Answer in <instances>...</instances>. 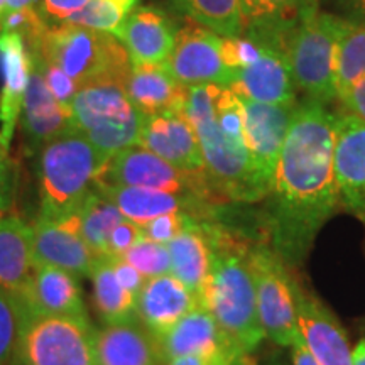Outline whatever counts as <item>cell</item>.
I'll return each instance as SVG.
<instances>
[{
	"mask_svg": "<svg viewBox=\"0 0 365 365\" xmlns=\"http://www.w3.org/2000/svg\"><path fill=\"white\" fill-rule=\"evenodd\" d=\"M247 355L239 357H225V355H215V357H203V355H190V357L175 359L166 365H247Z\"/></svg>",
	"mask_w": 365,
	"mask_h": 365,
	"instance_id": "cell-46",
	"label": "cell"
},
{
	"mask_svg": "<svg viewBox=\"0 0 365 365\" xmlns=\"http://www.w3.org/2000/svg\"><path fill=\"white\" fill-rule=\"evenodd\" d=\"M176 27L163 11L153 7H135L115 38L129 54L130 65H161L166 63L176 39Z\"/></svg>",
	"mask_w": 365,
	"mask_h": 365,
	"instance_id": "cell-20",
	"label": "cell"
},
{
	"mask_svg": "<svg viewBox=\"0 0 365 365\" xmlns=\"http://www.w3.org/2000/svg\"><path fill=\"white\" fill-rule=\"evenodd\" d=\"M97 190L120 210L125 220L134 222L139 227L158 217L180 212H186L196 218L207 220L210 208L213 207L198 198H188V196L159 190L110 185V182L103 181L97 182Z\"/></svg>",
	"mask_w": 365,
	"mask_h": 365,
	"instance_id": "cell-21",
	"label": "cell"
},
{
	"mask_svg": "<svg viewBox=\"0 0 365 365\" xmlns=\"http://www.w3.org/2000/svg\"><path fill=\"white\" fill-rule=\"evenodd\" d=\"M291 349H293V365H319L317 362V359L313 357V354L309 352L308 345L304 344L301 333H299L298 340L291 345Z\"/></svg>",
	"mask_w": 365,
	"mask_h": 365,
	"instance_id": "cell-47",
	"label": "cell"
},
{
	"mask_svg": "<svg viewBox=\"0 0 365 365\" xmlns=\"http://www.w3.org/2000/svg\"><path fill=\"white\" fill-rule=\"evenodd\" d=\"M21 129L29 153H39L44 144L73 127L71 112L58 102L31 58V76L22 105Z\"/></svg>",
	"mask_w": 365,
	"mask_h": 365,
	"instance_id": "cell-22",
	"label": "cell"
},
{
	"mask_svg": "<svg viewBox=\"0 0 365 365\" xmlns=\"http://www.w3.org/2000/svg\"><path fill=\"white\" fill-rule=\"evenodd\" d=\"M108 156L75 125L63 130L39 150V218L65 220L81 207L102 178Z\"/></svg>",
	"mask_w": 365,
	"mask_h": 365,
	"instance_id": "cell-3",
	"label": "cell"
},
{
	"mask_svg": "<svg viewBox=\"0 0 365 365\" xmlns=\"http://www.w3.org/2000/svg\"><path fill=\"white\" fill-rule=\"evenodd\" d=\"M339 100L344 103L345 112L352 113L365 124V73L357 78L345 93H341Z\"/></svg>",
	"mask_w": 365,
	"mask_h": 365,
	"instance_id": "cell-44",
	"label": "cell"
},
{
	"mask_svg": "<svg viewBox=\"0 0 365 365\" xmlns=\"http://www.w3.org/2000/svg\"><path fill=\"white\" fill-rule=\"evenodd\" d=\"M38 6V0H6V16L11 12L22 11V9H31Z\"/></svg>",
	"mask_w": 365,
	"mask_h": 365,
	"instance_id": "cell-48",
	"label": "cell"
},
{
	"mask_svg": "<svg viewBox=\"0 0 365 365\" xmlns=\"http://www.w3.org/2000/svg\"><path fill=\"white\" fill-rule=\"evenodd\" d=\"M240 100L244 108V140L250 168L259 190L264 198H267L277 159L298 108V102L291 105H269Z\"/></svg>",
	"mask_w": 365,
	"mask_h": 365,
	"instance_id": "cell-11",
	"label": "cell"
},
{
	"mask_svg": "<svg viewBox=\"0 0 365 365\" xmlns=\"http://www.w3.org/2000/svg\"><path fill=\"white\" fill-rule=\"evenodd\" d=\"M249 267L264 335L274 344L291 346L298 340L299 327L293 277L287 272L284 261L269 245H250Z\"/></svg>",
	"mask_w": 365,
	"mask_h": 365,
	"instance_id": "cell-9",
	"label": "cell"
},
{
	"mask_svg": "<svg viewBox=\"0 0 365 365\" xmlns=\"http://www.w3.org/2000/svg\"><path fill=\"white\" fill-rule=\"evenodd\" d=\"M350 26L335 14L318 11L294 31L287 58L296 86L309 100L327 105L336 98V53Z\"/></svg>",
	"mask_w": 365,
	"mask_h": 365,
	"instance_id": "cell-8",
	"label": "cell"
},
{
	"mask_svg": "<svg viewBox=\"0 0 365 365\" xmlns=\"http://www.w3.org/2000/svg\"><path fill=\"white\" fill-rule=\"evenodd\" d=\"M143 228L130 220H122L113 228L110 239H108V257H122L132 245L143 239Z\"/></svg>",
	"mask_w": 365,
	"mask_h": 365,
	"instance_id": "cell-41",
	"label": "cell"
},
{
	"mask_svg": "<svg viewBox=\"0 0 365 365\" xmlns=\"http://www.w3.org/2000/svg\"><path fill=\"white\" fill-rule=\"evenodd\" d=\"M110 261L113 271H115L117 279L120 281V284L124 286L127 291H130V293L137 298L148 279H145L143 274L137 271L132 264L127 262L124 257H110Z\"/></svg>",
	"mask_w": 365,
	"mask_h": 365,
	"instance_id": "cell-43",
	"label": "cell"
},
{
	"mask_svg": "<svg viewBox=\"0 0 365 365\" xmlns=\"http://www.w3.org/2000/svg\"><path fill=\"white\" fill-rule=\"evenodd\" d=\"M122 220H124V215L120 210L95 186L81 207L65 220H59V223L80 234L91 252L97 257H102V255H107L112 230Z\"/></svg>",
	"mask_w": 365,
	"mask_h": 365,
	"instance_id": "cell-30",
	"label": "cell"
},
{
	"mask_svg": "<svg viewBox=\"0 0 365 365\" xmlns=\"http://www.w3.org/2000/svg\"><path fill=\"white\" fill-rule=\"evenodd\" d=\"M34 230V261L71 272L76 277H90L97 255L91 252L80 234L59 222L38 220Z\"/></svg>",
	"mask_w": 365,
	"mask_h": 365,
	"instance_id": "cell-25",
	"label": "cell"
},
{
	"mask_svg": "<svg viewBox=\"0 0 365 365\" xmlns=\"http://www.w3.org/2000/svg\"><path fill=\"white\" fill-rule=\"evenodd\" d=\"M365 73V24L350 26L336 53V98Z\"/></svg>",
	"mask_w": 365,
	"mask_h": 365,
	"instance_id": "cell-34",
	"label": "cell"
},
{
	"mask_svg": "<svg viewBox=\"0 0 365 365\" xmlns=\"http://www.w3.org/2000/svg\"><path fill=\"white\" fill-rule=\"evenodd\" d=\"M237 97L257 103H296V83L286 51L262 46V54L254 65L237 70L228 86Z\"/></svg>",
	"mask_w": 365,
	"mask_h": 365,
	"instance_id": "cell-18",
	"label": "cell"
},
{
	"mask_svg": "<svg viewBox=\"0 0 365 365\" xmlns=\"http://www.w3.org/2000/svg\"><path fill=\"white\" fill-rule=\"evenodd\" d=\"M4 19H6V0H0V31H2Z\"/></svg>",
	"mask_w": 365,
	"mask_h": 365,
	"instance_id": "cell-50",
	"label": "cell"
},
{
	"mask_svg": "<svg viewBox=\"0 0 365 365\" xmlns=\"http://www.w3.org/2000/svg\"><path fill=\"white\" fill-rule=\"evenodd\" d=\"M29 53H31V58H33V61L39 66L41 73H43L46 85L49 86L51 93L56 97V100L63 105V107L70 110L73 98H75L76 91L80 90V85L73 78H70V76H68L59 66L53 65V63L49 61H44L39 54H36L33 51Z\"/></svg>",
	"mask_w": 365,
	"mask_h": 365,
	"instance_id": "cell-36",
	"label": "cell"
},
{
	"mask_svg": "<svg viewBox=\"0 0 365 365\" xmlns=\"http://www.w3.org/2000/svg\"><path fill=\"white\" fill-rule=\"evenodd\" d=\"M200 299L173 274L150 277L135 301V319L154 336L176 325L195 308Z\"/></svg>",
	"mask_w": 365,
	"mask_h": 365,
	"instance_id": "cell-23",
	"label": "cell"
},
{
	"mask_svg": "<svg viewBox=\"0 0 365 365\" xmlns=\"http://www.w3.org/2000/svg\"><path fill=\"white\" fill-rule=\"evenodd\" d=\"M90 279L93 282L95 308L103 325H113L135 318L137 298L117 279L108 255L97 257L90 272Z\"/></svg>",
	"mask_w": 365,
	"mask_h": 365,
	"instance_id": "cell-31",
	"label": "cell"
},
{
	"mask_svg": "<svg viewBox=\"0 0 365 365\" xmlns=\"http://www.w3.org/2000/svg\"><path fill=\"white\" fill-rule=\"evenodd\" d=\"M333 144L335 115L314 100L298 103L267 195L271 247L289 267L307 261L318 232L340 207Z\"/></svg>",
	"mask_w": 365,
	"mask_h": 365,
	"instance_id": "cell-1",
	"label": "cell"
},
{
	"mask_svg": "<svg viewBox=\"0 0 365 365\" xmlns=\"http://www.w3.org/2000/svg\"><path fill=\"white\" fill-rule=\"evenodd\" d=\"M333 9L331 14L350 24H365V0H325Z\"/></svg>",
	"mask_w": 365,
	"mask_h": 365,
	"instance_id": "cell-45",
	"label": "cell"
},
{
	"mask_svg": "<svg viewBox=\"0 0 365 365\" xmlns=\"http://www.w3.org/2000/svg\"><path fill=\"white\" fill-rule=\"evenodd\" d=\"M7 296L14 312L88 318L78 277L48 264L36 262L26 284Z\"/></svg>",
	"mask_w": 365,
	"mask_h": 365,
	"instance_id": "cell-13",
	"label": "cell"
},
{
	"mask_svg": "<svg viewBox=\"0 0 365 365\" xmlns=\"http://www.w3.org/2000/svg\"><path fill=\"white\" fill-rule=\"evenodd\" d=\"M29 51L61 68L80 86L91 81H124L130 71L125 48L113 34L86 27L48 26L27 44Z\"/></svg>",
	"mask_w": 365,
	"mask_h": 365,
	"instance_id": "cell-5",
	"label": "cell"
},
{
	"mask_svg": "<svg viewBox=\"0 0 365 365\" xmlns=\"http://www.w3.org/2000/svg\"><path fill=\"white\" fill-rule=\"evenodd\" d=\"M71 120L105 156L140 143L145 115L132 102L124 81L102 80L80 86L73 98Z\"/></svg>",
	"mask_w": 365,
	"mask_h": 365,
	"instance_id": "cell-6",
	"label": "cell"
},
{
	"mask_svg": "<svg viewBox=\"0 0 365 365\" xmlns=\"http://www.w3.org/2000/svg\"><path fill=\"white\" fill-rule=\"evenodd\" d=\"M242 36L287 53L294 31L319 11V0H240Z\"/></svg>",
	"mask_w": 365,
	"mask_h": 365,
	"instance_id": "cell-16",
	"label": "cell"
},
{
	"mask_svg": "<svg viewBox=\"0 0 365 365\" xmlns=\"http://www.w3.org/2000/svg\"><path fill=\"white\" fill-rule=\"evenodd\" d=\"M293 294L299 333L317 362L319 365H354L349 339L330 309L294 279Z\"/></svg>",
	"mask_w": 365,
	"mask_h": 365,
	"instance_id": "cell-15",
	"label": "cell"
},
{
	"mask_svg": "<svg viewBox=\"0 0 365 365\" xmlns=\"http://www.w3.org/2000/svg\"><path fill=\"white\" fill-rule=\"evenodd\" d=\"M17 166L11 158V144L0 134V213L12 208L17 195Z\"/></svg>",
	"mask_w": 365,
	"mask_h": 365,
	"instance_id": "cell-38",
	"label": "cell"
},
{
	"mask_svg": "<svg viewBox=\"0 0 365 365\" xmlns=\"http://www.w3.org/2000/svg\"><path fill=\"white\" fill-rule=\"evenodd\" d=\"M16 333L17 319L14 307L6 291L0 289V365H6L11 359Z\"/></svg>",
	"mask_w": 365,
	"mask_h": 365,
	"instance_id": "cell-40",
	"label": "cell"
},
{
	"mask_svg": "<svg viewBox=\"0 0 365 365\" xmlns=\"http://www.w3.org/2000/svg\"><path fill=\"white\" fill-rule=\"evenodd\" d=\"M122 257L143 274L145 279L171 274V255L168 244H159L143 237Z\"/></svg>",
	"mask_w": 365,
	"mask_h": 365,
	"instance_id": "cell-35",
	"label": "cell"
},
{
	"mask_svg": "<svg viewBox=\"0 0 365 365\" xmlns=\"http://www.w3.org/2000/svg\"><path fill=\"white\" fill-rule=\"evenodd\" d=\"M139 145L163 158L178 170L207 173L198 137L185 112L145 115Z\"/></svg>",
	"mask_w": 365,
	"mask_h": 365,
	"instance_id": "cell-17",
	"label": "cell"
},
{
	"mask_svg": "<svg viewBox=\"0 0 365 365\" xmlns=\"http://www.w3.org/2000/svg\"><path fill=\"white\" fill-rule=\"evenodd\" d=\"M191 218H193V215L186 212L168 213V215L154 218V220L148 222L140 228H143V235L145 239L159 242V244H168V242H171L180 234L182 228L188 225Z\"/></svg>",
	"mask_w": 365,
	"mask_h": 365,
	"instance_id": "cell-39",
	"label": "cell"
},
{
	"mask_svg": "<svg viewBox=\"0 0 365 365\" xmlns=\"http://www.w3.org/2000/svg\"><path fill=\"white\" fill-rule=\"evenodd\" d=\"M100 181L120 186H135L168 191L188 198L203 200L210 205L222 202L213 190L207 173H186L178 170L150 150L134 145L108 159Z\"/></svg>",
	"mask_w": 365,
	"mask_h": 365,
	"instance_id": "cell-10",
	"label": "cell"
},
{
	"mask_svg": "<svg viewBox=\"0 0 365 365\" xmlns=\"http://www.w3.org/2000/svg\"><path fill=\"white\" fill-rule=\"evenodd\" d=\"M0 134L11 144L21 118L31 76V53L26 39L19 33H0Z\"/></svg>",
	"mask_w": 365,
	"mask_h": 365,
	"instance_id": "cell-24",
	"label": "cell"
},
{
	"mask_svg": "<svg viewBox=\"0 0 365 365\" xmlns=\"http://www.w3.org/2000/svg\"><path fill=\"white\" fill-rule=\"evenodd\" d=\"M168 249L171 255V274L200 299L212 264L208 220L191 218L188 225L168 242Z\"/></svg>",
	"mask_w": 365,
	"mask_h": 365,
	"instance_id": "cell-28",
	"label": "cell"
},
{
	"mask_svg": "<svg viewBox=\"0 0 365 365\" xmlns=\"http://www.w3.org/2000/svg\"><path fill=\"white\" fill-rule=\"evenodd\" d=\"M333 175L341 207L365 222V124L349 112L335 115Z\"/></svg>",
	"mask_w": 365,
	"mask_h": 365,
	"instance_id": "cell-14",
	"label": "cell"
},
{
	"mask_svg": "<svg viewBox=\"0 0 365 365\" xmlns=\"http://www.w3.org/2000/svg\"><path fill=\"white\" fill-rule=\"evenodd\" d=\"M34 230L16 215L0 217V289L19 291L34 269Z\"/></svg>",
	"mask_w": 365,
	"mask_h": 365,
	"instance_id": "cell-29",
	"label": "cell"
},
{
	"mask_svg": "<svg viewBox=\"0 0 365 365\" xmlns=\"http://www.w3.org/2000/svg\"><path fill=\"white\" fill-rule=\"evenodd\" d=\"M164 364L175 359L203 355V357H239L242 354L237 346L227 339V335L217 325L215 318L203 307L195 308L182 317L176 325L156 336Z\"/></svg>",
	"mask_w": 365,
	"mask_h": 365,
	"instance_id": "cell-19",
	"label": "cell"
},
{
	"mask_svg": "<svg viewBox=\"0 0 365 365\" xmlns=\"http://www.w3.org/2000/svg\"><path fill=\"white\" fill-rule=\"evenodd\" d=\"M212 264L200 304L215 318L227 339L249 355L261 345L264 335L255 301L250 245L225 227L208 222Z\"/></svg>",
	"mask_w": 365,
	"mask_h": 365,
	"instance_id": "cell-2",
	"label": "cell"
},
{
	"mask_svg": "<svg viewBox=\"0 0 365 365\" xmlns=\"http://www.w3.org/2000/svg\"><path fill=\"white\" fill-rule=\"evenodd\" d=\"M17 333L9 365H98L88 318L14 312Z\"/></svg>",
	"mask_w": 365,
	"mask_h": 365,
	"instance_id": "cell-7",
	"label": "cell"
},
{
	"mask_svg": "<svg viewBox=\"0 0 365 365\" xmlns=\"http://www.w3.org/2000/svg\"><path fill=\"white\" fill-rule=\"evenodd\" d=\"M352 359L354 365H365V340H360L352 350Z\"/></svg>",
	"mask_w": 365,
	"mask_h": 365,
	"instance_id": "cell-49",
	"label": "cell"
},
{
	"mask_svg": "<svg viewBox=\"0 0 365 365\" xmlns=\"http://www.w3.org/2000/svg\"><path fill=\"white\" fill-rule=\"evenodd\" d=\"M86 4L88 0H41L39 12L48 26H56L83 9Z\"/></svg>",
	"mask_w": 365,
	"mask_h": 365,
	"instance_id": "cell-42",
	"label": "cell"
},
{
	"mask_svg": "<svg viewBox=\"0 0 365 365\" xmlns=\"http://www.w3.org/2000/svg\"><path fill=\"white\" fill-rule=\"evenodd\" d=\"M166 65L185 86L217 85L228 88L235 75L222 58V36L193 21L176 31Z\"/></svg>",
	"mask_w": 365,
	"mask_h": 365,
	"instance_id": "cell-12",
	"label": "cell"
},
{
	"mask_svg": "<svg viewBox=\"0 0 365 365\" xmlns=\"http://www.w3.org/2000/svg\"><path fill=\"white\" fill-rule=\"evenodd\" d=\"M135 7L137 0H88L83 9L73 14L61 24L86 27V29L115 36L127 16Z\"/></svg>",
	"mask_w": 365,
	"mask_h": 365,
	"instance_id": "cell-33",
	"label": "cell"
},
{
	"mask_svg": "<svg viewBox=\"0 0 365 365\" xmlns=\"http://www.w3.org/2000/svg\"><path fill=\"white\" fill-rule=\"evenodd\" d=\"M262 54V46L247 36L223 38L222 36V58L230 70H242L254 65Z\"/></svg>",
	"mask_w": 365,
	"mask_h": 365,
	"instance_id": "cell-37",
	"label": "cell"
},
{
	"mask_svg": "<svg viewBox=\"0 0 365 365\" xmlns=\"http://www.w3.org/2000/svg\"><path fill=\"white\" fill-rule=\"evenodd\" d=\"M178 12L223 38L242 36L244 17L240 0H171Z\"/></svg>",
	"mask_w": 365,
	"mask_h": 365,
	"instance_id": "cell-32",
	"label": "cell"
},
{
	"mask_svg": "<svg viewBox=\"0 0 365 365\" xmlns=\"http://www.w3.org/2000/svg\"><path fill=\"white\" fill-rule=\"evenodd\" d=\"M98 365H166L156 336L137 319L97 330Z\"/></svg>",
	"mask_w": 365,
	"mask_h": 365,
	"instance_id": "cell-26",
	"label": "cell"
},
{
	"mask_svg": "<svg viewBox=\"0 0 365 365\" xmlns=\"http://www.w3.org/2000/svg\"><path fill=\"white\" fill-rule=\"evenodd\" d=\"M217 85L188 86L185 115L198 137L205 171L213 190L225 202L255 203L264 195L255 182L247 148L222 130L215 113Z\"/></svg>",
	"mask_w": 365,
	"mask_h": 365,
	"instance_id": "cell-4",
	"label": "cell"
},
{
	"mask_svg": "<svg viewBox=\"0 0 365 365\" xmlns=\"http://www.w3.org/2000/svg\"><path fill=\"white\" fill-rule=\"evenodd\" d=\"M125 90L144 115L163 112H182L188 86L181 85L166 63L161 65H130Z\"/></svg>",
	"mask_w": 365,
	"mask_h": 365,
	"instance_id": "cell-27",
	"label": "cell"
}]
</instances>
